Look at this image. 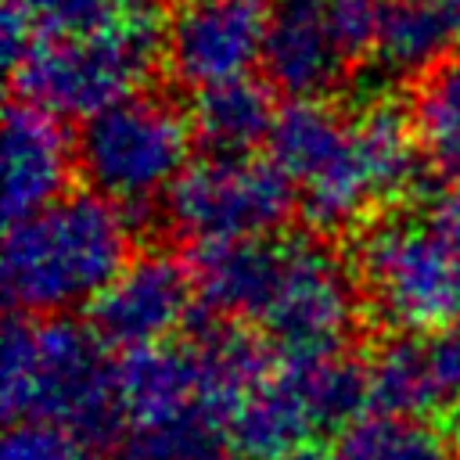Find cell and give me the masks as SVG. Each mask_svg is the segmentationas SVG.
<instances>
[{
  "instance_id": "4fadbf2b",
  "label": "cell",
  "mask_w": 460,
  "mask_h": 460,
  "mask_svg": "<svg viewBox=\"0 0 460 460\" xmlns=\"http://www.w3.org/2000/svg\"><path fill=\"white\" fill-rule=\"evenodd\" d=\"M72 144L61 122L29 104L11 101L4 115V212L7 226L36 216L40 208L61 201L72 172Z\"/></svg>"
},
{
  "instance_id": "6da1fadb",
  "label": "cell",
  "mask_w": 460,
  "mask_h": 460,
  "mask_svg": "<svg viewBox=\"0 0 460 460\" xmlns=\"http://www.w3.org/2000/svg\"><path fill=\"white\" fill-rule=\"evenodd\" d=\"M133 219L101 194H65L4 234V295L25 316L93 305L129 262Z\"/></svg>"
},
{
  "instance_id": "8992f818",
  "label": "cell",
  "mask_w": 460,
  "mask_h": 460,
  "mask_svg": "<svg viewBox=\"0 0 460 460\" xmlns=\"http://www.w3.org/2000/svg\"><path fill=\"white\" fill-rule=\"evenodd\" d=\"M417 133L392 101H367L345 115V129L323 165L298 187L305 223L338 234L363 223L385 201L417 183Z\"/></svg>"
},
{
  "instance_id": "9a60e30c",
  "label": "cell",
  "mask_w": 460,
  "mask_h": 460,
  "mask_svg": "<svg viewBox=\"0 0 460 460\" xmlns=\"http://www.w3.org/2000/svg\"><path fill=\"white\" fill-rule=\"evenodd\" d=\"M456 22L438 0H385L374 36V65L392 79L428 75L446 61Z\"/></svg>"
},
{
  "instance_id": "5b68a950",
  "label": "cell",
  "mask_w": 460,
  "mask_h": 460,
  "mask_svg": "<svg viewBox=\"0 0 460 460\" xmlns=\"http://www.w3.org/2000/svg\"><path fill=\"white\" fill-rule=\"evenodd\" d=\"M190 133V119L162 93H129L83 122L75 169L93 194L133 219L187 169Z\"/></svg>"
},
{
  "instance_id": "2e32d148",
  "label": "cell",
  "mask_w": 460,
  "mask_h": 460,
  "mask_svg": "<svg viewBox=\"0 0 460 460\" xmlns=\"http://www.w3.org/2000/svg\"><path fill=\"white\" fill-rule=\"evenodd\" d=\"M190 129L201 137L208 155H248L255 144L270 140L277 108L266 83L234 79L198 90L190 101Z\"/></svg>"
},
{
  "instance_id": "ba28073f",
  "label": "cell",
  "mask_w": 460,
  "mask_h": 460,
  "mask_svg": "<svg viewBox=\"0 0 460 460\" xmlns=\"http://www.w3.org/2000/svg\"><path fill=\"white\" fill-rule=\"evenodd\" d=\"M356 323V291L345 266L313 237H280V262L255 327L284 363L341 356Z\"/></svg>"
},
{
  "instance_id": "ac0fdd59",
  "label": "cell",
  "mask_w": 460,
  "mask_h": 460,
  "mask_svg": "<svg viewBox=\"0 0 460 460\" xmlns=\"http://www.w3.org/2000/svg\"><path fill=\"white\" fill-rule=\"evenodd\" d=\"M413 133L431 169L460 187V58H446L417 83Z\"/></svg>"
},
{
  "instance_id": "d4e9b609",
  "label": "cell",
  "mask_w": 460,
  "mask_h": 460,
  "mask_svg": "<svg viewBox=\"0 0 460 460\" xmlns=\"http://www.w3.org/2000/svg\"><path fill=\"white\" fill-rule=\"evenodd\" d=\"M277 460H323V456H316L313 449H298V453H288V456H277Z\"/></svg>"
},
{
  "instance_id": "9c48e42d",
  "label": "cell",
  "mask_w": 460,
  "mask_h": 460,
  "mask_svg": "<svg viewBox=\"0 0 460 460\" xmlns=\"http://www.w3.org/2000/svg\"><path fill=\"white\" fill-rule=\"evenodd\" d=\"M270 14L273 0H176L162 32L172 79L194 90L248 79L262 65Z\"/></svg>"
},
{
  "instance_id": "52a82bcc",
  "label": "cell",
  "mask_w": 460,
  "mask_h": 460,
  "mask_svg": "<svg viewBox=\"0 0 460 460\" xmlns=\"http://www.w3.org/2000/svg\"><path fill=\"white\" fill-rule=\"evenodd\" d=\"M291 187L270 158L201 155L169 187L165 219L194 248L273 237L291 212Z\"/></svg>"
},
{
  "instance_id": "e0dca14e",
  "label": "cell",
  "mask_w": 460,
  "mask_h": 460,
  "mask_svg": "<svg viewBox=\"0 0 460 460\" xmlns=\"http://www.w3.org/2000/svg\"><path fill=\"white\" fill-rule=\"evenodd\" d=\"M367 381H370V406H377L381 417L420 420L446 406L431 370L428 341L417 338H395L381 345L367 363Z\"/></svg>"
},
{
  "instance_id": "603a6c76",
  "label": "cell",
  "mask_w": 460,
  "mask_h": 460,
  "mask_svg": "<svg viewBox=\"0 0 460 460\" xmlns=\"http://www.w3.org/2000/svg\"><path fill=\"white\" fill-rule=\"evenodd\" d=\"M428 356H431V370L442 392V402H460V327L431 334L428 338Z\"/></svg>"
},
{
  "instance_id": "8fae6325",
  "label": "cell",
  "mask_w": 460,
  "mask_h": 460,
  "mask_svg": "<svg viewBox=\"0 0 460 460\" xmlns=\"http://www.w3.org/2000/svg\"><path fill=\"white\" fill-rule=\"evenodd\" d=\"M194 277L169 252H140L90 305L93 331L104 345L126 352L165 345L190 316Z\"/></svg>"
},
{
  "instance_id": "ffe728a7",
  "label": "cell",
  "mask_w": 460,
  "mask_h": 460,
  "mask_svg": "<svg viewBox=\"0 0 460 460\" xmlns=\"http://www.w3.org/2000/svg\"><path fill=\"white\" fill-rule=\"evenodd\" d=\"M331 460H456V453L428 424L377 413L341 431Z\"/></svg>"
},
{
  "instance_id": "5bb4252c",
  "label": "cell",
  "mask_w": 460,
  "mask_h": 460,
  "mask_svg": "<svg viewBox=\"0 0 460 460\" xmlns=\"http://www.w3.org/2000/svg\"><path fill=\"white\" fill-rule=\"evenodd\" d=\"M316 431H323V424L295 363L266 374L226 424L230 446L248 460H277L298 453Z\"/></svg>"
},
{
  "instance_id": "d6986e66",
  "label": "cell",
  "mask_w": 460,
  "mask_h": 460,
  "mask_svg": "<svg viewBox=\"0 0 460 460\" xmlns=\"http://www.w3.org/2000/svg\"><path fill=\"white\" fill-rule=\"evenodd\" d=\"M345 129V115L327 101H288L277 108V122L270 129V162L302 187L331 155Z\"/></svg>"
},
{
  "instance_id": "3957f363",
  "label": "cell",
  "mask_w": 460,
  "mask_h": 460,
  "mask_svg": "<svg viewBox=\"0 0 460 460\" xmlns=\"http://www.w3.org/2000/svg\"><path fill=\"white\" fill-rule=\"evenodd\" d=\"M0 406L11 424L50 420L83 438H108L122 420L101 334L68 316H11L0 341Z\"/></svg>"
},
{
  "instance_id": "30bf717a",
  "label": "cell",
  "mask_w": 460,
  "mask_h": 460,
  "mask_svg": "<svg viewBox=\"0 0 460 460\" xmlns=\"http://www.w3.org/2000/svg\"><path fill=\"white\" fill-rule=\"evenodd\" d=\"M119 420L137 438H158L190 428H219L205 388V370L190 338L183 345H155L126 352L115 367Z\"/></svg>"
},
{
  "instance_id": "277c9868",
  "label": "cell",
  "mask_w": 460,
  "mask_h": 460,
  "mask_svg": "<svg viewBox=\"0 0 460 460\" xmlns=\"http://www.w3.org/2000/svg\"><path fill=\"white\" fill-rule=\"evenodd\" d=\"M165 25L158 14L129 18L86 36L36 40L11 72L18 101H29L54 119H93L97 111L137 93V83L162 54Z\"/></svg>"
},
{
  "instance_id": "44dd1931",
  "label": "cell",
  "mask_w": 460,
  "mask_h": 460,
  "mask_svg": "<svg viewBox=\"0 0 460 460\" xmlns=\"http://www.w3.org/2000/svg\"><path fill=\"white\" fill-rule=\"evenodd\" d=\"M4 7L22 14L36 40L86 36L129 18L158 14V0H4Z\"/></svg>"
},
{
  "instance_id": "7a4b0ae2",
  "label": "cell",
  "mask_w": 460,
  "mask_h": 460,
  "mask_svg": "<svg viewBox=\"0 0 460 460\" xmlns=\"http://www.w3.org/2000/svg\"><path fill=\"white\" fill-rule=\"evenodd\" d=\"M356 277L374 316L402 334L431 338L460 327V187L367 223Z\"/></svg>"
},
{
  "instance_id": "484cf974",
  "label": "cell",
  "mask_w": 460,
  "mask_h": 460,
  "mask_svg": "<svg viewBox=\"0 0 460 460\" xmlns=\"http://www.w3.org/2000/svg\"><path fill=\"white\" fill-rule=\"evenodd\" d=\"M446 7H449L453 22H456V32H460V0H446Z\"/></svg>"
},
{
  "instance_id": "4316f807",
  "label": "cell",
  "mask_w": 460,
  "mask_h": 460,
  "mask_svg": "<svg viewBox=\"0 0 460 460\" xmlns=\"http://www.w3.org/2000/svg\"><path fill=\"white\" fill-rule=\"evenodd\" d=\"M453 438H456V453H460V413H456V428H453Z\"/></svg>"
},
{
  "instance_id": "7c38bea8",
  "label": "cell",
  "mask_w": 460,
  "mask_h": 460,
  "mask_svg": "<svg viewBox=\"0 0 460 460\" xmlns=\"http://www.w3.org/2000/svg\"><path fill=\"white\" fill-rule=\"evenodd\" d=\"M359 61L341 36L331 0H273L262 68L291 101H323Z\"/></svg>"
},
{
  "instance_id": "7402d4cb",
  "label": "cell",
  "mask_w": 460,
  "mask_h": 460,
  "mask_svg": "<svg viewBox=\"0 0 460 460\" xmlns=\"http://www.w3.org/2000/svg\"><path fill=\"white\" fill-rule=\"evenodd\" d=\"M0 460H90L86 438L50 420H18L7 428Z\"/></svg>"
},
{
  "instance_id": "cb8c5ba5",
  "label": "cell",
  "mask_w": 460,
  "mask_h": 460,
  "mask_svg": "<svg viewBox=\"0 0 460 460\" xmlns=\"http://www.w3.org/2000/svg\"><path fill=\"white\" fill-rule=\"evenodd\" d=\"M172 460H226V456H223L219 442H212V446H198V449H190V453H180V456H172Z\"/></svg>"
}]
</instances>
